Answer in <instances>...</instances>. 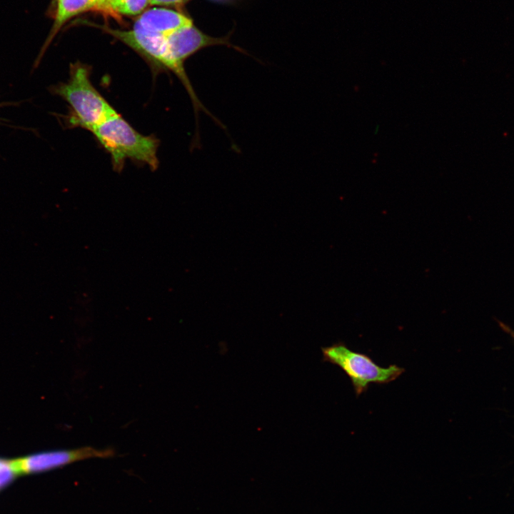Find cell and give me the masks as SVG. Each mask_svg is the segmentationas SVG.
<instances>
[{
  "mask_svg": "<svg viewBox=\"0 0 514 514\" xmlns=\"http://www.w3.org/2000/svg\"><path fill=\"white\" fill-rule=\"evenodd\" d=\"M187 0H149L151 5H178Z\"/></svg>",
  "mask_w": 514,
  "mask_h": 514,
  "instance_id": "cell-11",
  "label": "cell"
},
{
  "mask_svg": "<svg viewBox=\"0 0 514 514\" xmlns=\"http://www.w3.org/2000/svg\"><path fill=\"white\" fill-rule=\"evenodd\" d=\"M514 335V334H513Z\"/></svg>",
  "mask_w": 514,
  "mask_h": 514,
  "instance_id": "cell-13",
  "label": "cell"
},
{
  "mask_svg": "<svg viewBox=\"0 0 514 514\" xmlns=\"http://www.w3.org/2000/svg\"><path fill=\"white\" fill-rule=\"evenodd\" d=\"M114 455L110 448L98 449L91 446L74 449L46 451L26 457L9 460L16 475L30 474L61 468L89 458H107Z\"/></svg>",
  "mask_w": 514,
  "mask_h": 514,
  "instance_id": "cell-6",
  "label": "cell"
},
{
  "mask_svg": "<svg viewBox=\"0 0 514 514\" xmlns=\"http://www.w3.org/2000/svg\"><path fill=\"white\" fill-rule=\"evenodd\" d=\"M105 1H106V0H99V9H101V7H102L103 4H104Z\"/></svg>",
  "mask_w": 514,
  "mask_h": 514,
  "instance_id": "cell-12",
  "label": "cell"
},
{
  "mask_svg": "<svg viewBox=\"0 0 514 514\" xmlns=\"http://www.w3.org/2000/svg\"><path fill=\"white\" fill-rule=\"evenodd\" d=\"M90 132L111 156L114 169L121 172L130 159L146 164L155 171L159 164L157 151L159 140L137 131L116 112L94 127Z\"/></svg>",
  "mask_w": 514,
  "mask_h": 514,
  "instance_id": "cell-2",
  "label": "cell"
},
{
  "mask_svg": "<svg viewBox=\"0 0 514 514\" xmlns=\"http://www.w3.org/2000/svg\"><path fill=\"white\" fill-rule=\"evenodd\" d=\"M104 29L146 59L154 75L161 71L174 74L165 36L146 31L136 24L132 30Z\"/></svg>",
  "mask_w": 514,
  "mask_h": 514,
  "instance_id": "cell-5",
  "label": "cell"
},
{
  "mask_svg": "<svg viewBox=\"0 0 514 514\" xmlns=\"http://www.w3.org/2000/svg\"><path fill=\"white\" fill-rule=\"evenodd\" d=\"M166 38L169 55L174 66V75L185 88L192 102L195 111L196 128L198 126V113L200 111L206 113L216 124H219L220 120L203 106L196 95L186 72L185 61L205 47L217 45H225L244 54L246 52L241 48L231 44L228 36L221 38L210 36L200 31L193 24L184 26L173 31Z\"/></svg>",
  "mask_w": 514,
  "mask_h": 514,
  "instance_id": "cell-4",
  "label": "cell"
},
{
  "mask_svg": "<svg viewBox=\"0 0 514 514\" xmlns=\"http://www.w3.org/2000/svg\"><path fill=\"white\" fill-rule=\"evenodd\" d=\"M94 8H99V0H56V11L54 24L43 45L36 64L40 61L53 39L67 20L78 14Z\"/></svg>",
  "mask_w": 514,
  "mask_h": 514,
  "instance_id": "cell-8",
  "label": "cell"
},
{
  "mask_svg": "<svg viewBox=\"0 0 514 514\" xmlns=\"http://www.w3.org/2000/svg\"><path fill=\"white\" fill-rule=\"evenodd\" d=\"M191 24L193 23L191 19L178 11L164 8H152L141 14L134 24L146 31L166 36Z\"/></svg>",
  "mask_w": 514,
  "mask_h": 514,
  "instance_id": "cell-7",
  "label": "cell"
},
{
  "mask_svg": "<svg viewBox=\"0 0 514 514\" xmlns=\"http://www.w3.org/2000/svg\"><path fill=\"white\" fill-rule=\"evenodd\" d=\"M51 92L69 104L65 121L69 128L90 131L117 112L93 85L91 68L81 63L71 64L68 80L51 86Z\"/></svg>",
  "mask_w": 514,
  "mask_h": 514,
  "instance_id": "cell-1",
  "label": "cell"
},
{
  "mask_svg": "<svg viewBox=\"0 0 514 514\" xmlns=\"http://www.w3.org/2000/svg\"><path fill=\"white\" fill-rule=\"evenodd\" d=\"M321 351L323 361L338 366L348 376L357 397L366 392L370 384H388L405 371L395 364L381 367L366 353L353 351L343 342L322 347Z\"/></svg>",
  "mask_w": 514,
  "mask_h": 514,
  "instance_id": "cell-3",
  "label": "cell"
},
{
  "mask_svg": "<svg viewBox=\"0 0 514 514\" xmlns=\"http://www.w3.org/2000/svg\"><path fill=\"white\" fill-rule=\"evenodd\" d=\"M149 4V0H106L101 9L125 15L141 13Z\"/></svg>",
  "mask_w": 514,
  "mask_h": 514,
  "instance_id": "cell-9",
  "label": "cell"
},
{
  "mask_svg": "<svg viewBox=\"0 0 514 514\" xmlns=\"http://www.w3.org/2000/svg\"><path fill=\"white\" fill-rule=\"evenodd\" d=\"M15 475L9 460L0 459V488L11 481Z\"/></svg>",
  "mask_w": 514,
  "mask_h": 514,
  "instance_id": "cell-10",
  "label": "cell"
}]
</instances>
